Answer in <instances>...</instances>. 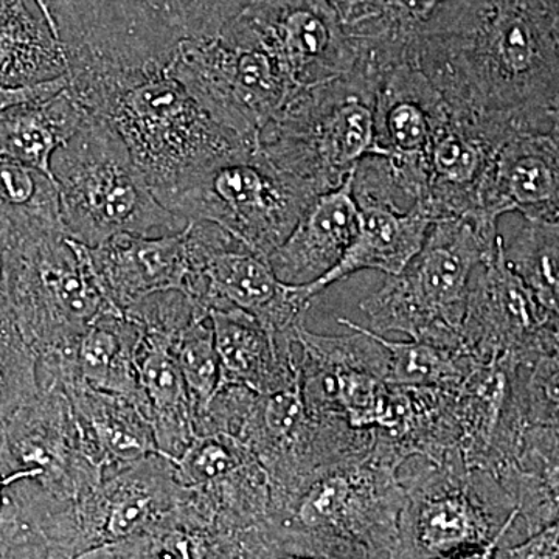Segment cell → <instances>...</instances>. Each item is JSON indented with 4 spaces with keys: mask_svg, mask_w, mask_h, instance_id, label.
Masks as SVG:
<instances>
[{
    "mask_svg": "<svg viewBox=\"0 0 559 559\" xmlns=\"http://www.w3.org/2000/svg\"><path fill=\"white\" fill-rule=\"evenodd\" d=\"M511 134L491 130L447 103L428 154V193L421 205L433 221H480V197L500 143Z\"/></svg>",
    "mask_w": 559,
    "mask_h": 559,
    "instance_id": "obj_19",
    "label": "cell"
},
{
    "mask_svg": "<svg viewBox=\"0 0 559 559\" xmlns=\"http://www.w3.org/2000/svg\"><path fill=\"white\" fill-rule=\"evenodd\" d=\"M240 547L241 559H371L341 540L274 522L242 532Z\"/></svg>",
    "mask_w": 559,
    "mask_h": 559,
    "instance_id": "obj_36",
    "label": "cell"
},
{
    "mask_svg": "<svg viewBox=\"0 0 559 559\" xmlns=\"http://www.w3.org/2000/svg\"><path fill=\"white\" fill-rule=\"evenodd\" d=\"M356 66L384 73L415 61L417 44L443 0H330Z\"/></svg>",
    "mask_w": 559,
    "mask_h": 559,
    "instance_id": "obj_25",
    "label": "cell"
},
{
    "mask_svg": "<svg viewBox=\"0 0 559 559\" xmlns=\"http://www.w3.org/2000/svg\"><path fill=\"white\" fill-rule=\"evenodd\" d=\"M558 426H525L513 454L491 473L513 502L527 536L558 522Z\"/></svg>",
    "mask_w": 559,
    "mask_h": 559,
    "instance_id": "obj_28",
    "label": "cell"
},
{
    "mask_svg": "<svg viewBox=\"0 0 559 559\" xmlns=\"http://www.w3.org/2000/svg\"><path fill=\"white\" fill-rule=\"evenodd\" d=\"M175 342L145 334L139 347V377L146 415L159 454L179 459L197 437L194 404L173 353Z\"/></svg>",
    "mask_w": 559,
    "mask_h": 559,
    "instance_id": "obj_29",
    "label": "cell"
},
{
    "mask_svg": "<svg viewBox=\"0 0 559 559\" xmlns=\"http://www.w3.org/2000/svg\"><path fill=\"white\" fill-rule=\"evenodd\" d=\"M373 334L389 355L385 381L399 388H452L477 364L463 349L418 340L390 341Z\"/></svg>",
    "mask_w": 559,
    "mask_h": 559,
    "instance_id": "obj_35",
    "label": "cell"
},
{
    "mask_svg": "<svg viewBox=\"0 0 559 559\" xmlns=\"http://www.w3.org/2000/svg\"><path fill=\"white\" fill-rule=\"evenodd\" d=\"M173 466L187 498L221 527L241 535L267 521L270 479L240 440L224 433L197 436Z\"/></svg>",
    "mask_w": 559,
    "mask_h": 559,
    "instance_id": "obj_18",
    "label": "cell"
},
{
    "mask_svg": "<svg viewBox=\"0 0 559 559\" xmlns=\"http://www.w3.org/2000/svg\"><path fill=\"white\" fill-rule=\"evenodd\" d=\"M86 117L68 86L51 97L10 106L0 112V153L53 179L51 157Z\"/></svg>",
    "mask_w": 559,
    "mask_h": 559,
    "instance_id": "obj_31",
    "label": "cell"
},
{
    "mask_svg": "<svg viewBox=\"0 0 559 559\" xmlns=\"http://www.w3.org/2000/svg\"><path fill=\"white\" fill-rule=\"evenodd\" d=\"M382 73L355 68L299 90L257 134V150L316 194L337 189L373 151Z\"/></svg>",
    "mask_w": 559,
    "mask_h": 559,
    "instance_id": "obj_4",
    "label": "cell"
},
{
    "mask_svg": "<svg viewBox=\"0 0 559 559\" xmlns=\"http://www.w3.org/2000/svg\"><path fill=\"white\" fill-rule=\"evenodd\" d=\"M66 86H68V75L47 81V83L35 84V86L20 87V90L0 87V112L10 106L20 105V103L51 97L64 90Z\"/></svg>",
    "mask_w": 559,
    "mask_h": 559,
    "instance_id": "obj_42",
    "label": "cell"
},
{
    "mask_svg": "<svg viewBox=\"0 0 559 559\" xmlns=\"http://www.w3.org/2000/svg\"><path fill=\"white\" fill-rule=\"evenodd\" d=\"M182 496L173 460L162 454L103 476L47 522L40 536L46 559H73L97 547L146 536Z\"/></svg>",
    "mask_w": 559,
    "mask_h": 559,
    "instance_id": "obj_13",
    "label": "cell"
},
{
    "mask_svg": "<svg viewBox=\"0 0 559 559\" xmlns=\"http://www.w3.org/2000/svg\"><path fill=\"white\" fill-rule=\"evenodd\" d=\"M415 62L491 130H559V0H443Z\"/></svg>",
    "mask_w": 559,
    "mask_h": 559,
    "instance_id": "obj_1",
    "label": "cell"
},
{
    "mask_svg": "<svg viewBox=\"0 0 559 559\" xmlns=\"http://www.w3.org/2000/svg\"><path fill=\"white\" fill-rule=\"evenodd\" d=\"M145 538L154 559H241L240 535L202 513L186 491Z\"/></svg>",
    "mask_w": 559,
    "mask_h": 559,
    "instance_id": "obj_33",
    "label": "cell"
},
{
    "mask_svg": "<svg viewBox=\"0 0 559 559\" xmlns=\"http://www.w3.org/2000/svg\"><path fill=\"white\" fill-rule=\"evenodd\" d=\"M3 235L11 311L22 337L36 359L72 358L87 326L116 310L103 296L90 249L66 234Z\"/></svg>",
    "mask_w": 559,
    "mask_h": 559,
    "instance_id": "obj_7",
    "label": "cell"
},
{
    "mask_svg": "<svg viewBox=\"0 0 559 559\" xmlns=\"http://www.w3.org/2000/svg\"><path fill=\"white\" fill-rule=\"evenodd\" d=\"M503 259L540 307L559 318L558 219H524L514 241L503 245Z\"/></svg>",
    "mask_w": 559,
    "mask_h": 559,
    "instance_id": "obj_34",
    "label": "cell"
},
{
    "mask_svg": "<svg viewBox=\"0 0 559 559\" xmlns=\"http://www.w3.org/2000/svg\"><path fill=\"white\" fill-rule=\"evenodd\" d=\"M13 316L9 293V264H7L5 235L0 229V319Z\"/></svg>",
    "mask_w": 559,
    "mask_h": 559,
    "instance_id": "obj_44",
    "label": "cell"
},
{
    "mask_svg": "<svg viewBox=\"0 0 559 559\" xmlns=\"http://www.w3.org/2000/svg\"><path fill=\"white\" fill-rule=\"evenodd\" d=\"M252 2H253V0H252Z\"/></svg>",
    "mask_w": 559,
    "mask_h": 559,
    "instance_id": "obj_46",
    "label": "cell"
},
{
    "mask_svg": "<svg viewBox=\"0 0 559 559\" xmlns=\"http://www.w3.org/2000/svg\"><path fill=\"white\" fill-rule=\"evenodd\" d=\"M396 469L371 451L331 466L270 522L341 540L371 559H392L406 500Z\"/></svg>",
    "mask_w": 559,
    "mask_h": 559,
    "instance_id": "obj_12",
    "label": "cell"
},
{
    "mask_svg": "<svg viewBox=\"0 0 559 559\" xmlns=\"http://www.w3.org/2000/svg\"><path fill=\"white\" fill-rule=\"evenodd\" d=\"M61 385L72 406L81 448L103 476L159 454L150 419L131 401L79 382Z\"/></svg>",
    "mask_w": 559,
    "mask_h": 559,
    "instance_id": "obj_26",
    "label": "cell"
},
{
    "mask_svg": "<svg viewBox=\"0 0 559 559\" xmlns=\"http://www.w3.org/2000/svg\"><path fill=\"white\" fill-rule=\"evenodd\" d=\"M173 353L190 390L194 417L210 403L221 384V366L209 316L193 320L179 334Z\"/></svg>",
    "mask_w": 559,
    "mask_h": 559,
    "instance_id": "obj_39",
    "label": "cell"
},
{
    "mask_svg": "<svg viewBox=\"0 0 559 559\" xmlns=\"http://www.w3.org/2000/svg\"><path fill=\"white\" fill-rule=\"evenodd\" d=\"M0 229L10 234H64L57 183L0 153Z\"/></svg>",
    "mask_w": 559,
    "mask_h": 559,
    "instance_id": "obj_32",
    "label": "cell"
},
{
    "mask_svg": "<svg viewBox=\"0 0 559 559\" xmlns=\"http://www.w3.org/2000/svg\"><path fill=\"white\" fill-rule=\"evenodd\" d=\"M318 194L278 170L259 150L241 151L210 168L165 202L186 221H207L267 260Z\"/></svg>",
    "mask_w": 559,
    "mask_h": 559,
    "instance_id": "obj_10",
    "label": "cell"
},
{
    "mask_svg": "<svg viewBox=\"0 0 559 559\" xmlns=\"http://www.w3.org/2000/svg\"><path fill=\"white\" fill-rule=\"evenodd\" d=\"M66 75L64 47L35 0H0V87L20 90Z\"/></svg>",
    "mask_w": 559,
    "mask_h": 559,
    "instance_id": "obj_30",
    "label": "cell"
},
{
    "mask_svg": "<svg viewBox=\"0 0 559 559\" xmlns=\"http://www.w3.org/2000/svg\"><path fill=\"white\" fill-rule=\"evenodd\" d=\"M499 240L498 230L466 218L433 221L409 264L360 301L369 330L463 349L460 329L471 277L496 252Z\"/></svg>",
    "mask_w": 559,
    "mask_h": 559,
    "instance_id": "obj_6",
    "label": "cell"
},
{
    "mask_svg": "<svg viewBox=\"0 0 559 559\" xmlns=\"http://www.w3.org/2000/svg\"><path fill=\"white\" fill-rule=\"evenodd\" d=\"M234 439L255 455L267 474L270 522L278 520L320 473L369 454L377 437L370 430L349 428L344 419L312 415L297 382L270 395L255 393Z\"/></svg>",
    "mask_w": 559,
    "mask_h": 559,
    "instance_id": "obj_9",
    "label": "cell"
},
{
    "mask_svg": "<svg viewBox=\"0 0 559 559\" xmlns=\"http://www.w3.org/2000/svg\"><path fill=\"white\" fill-rule=\"evenodd\" d=\"M66 237L95 248L121 234H179L189 221L157 201L108 123L87 114L51 157Z\"/></svg>",
    "mask_w": 559,
    "mask_h": 559,
    "instance_id": "obj_5",
    "label": "cell"
},
{
    "mask_svg": "<svg viewBox=\"0 0 559 559\" xmlns=\"http://www.w3.org/2000/svg\"><path fill=\"white\" fill-rule=\"evenodd\" d=\"M396 476L406 500L392 559H437L485 546L520 521L513 502L487 471L433 465L414 455L401 463Z\"/></svg>",
    "mask_w": 559,
    "mask_h": 559,
    "instance_id": "obj_8",
    "label": "cell"
},
{
    "mask_svg": "<svg viewBox=\"0 0 559 559\" xmlns=\"http://www.w3.org/2000/svg\"><path fill=\"white\" fill-rule=\"evenodd\" d=\"M140 341L142 330L134 320L117 310L103 312L76 341L70 382L121 396L146 415L139 377Z\"/></svg>",
    "mask_w": 559,
    "mask_h": 559,
    "instance_id": "obj_27",
    "label": "cell"
},
{
    "mask_svg": "<svg viewBox=\"0 0 559 559\" xmlns=\"http://www.w3.org/2000/svg\"><path fill=\"white\" fill-rule=\"evenodd\" d=\"M447 109L417 62L403 61L380 76L374 98V143L390 182L411 205L428 193V154L433 132Z\"/></svg>",
    "mask_w": 559,
    "mask_h": 559,
    "instance_id": "obj_16",
    "label": "cell"
},
{
    "mask_svg": "<svg viewBox=\"0 0 559 559\" xmlns=\"http://www.w3.org/2000/svg\"><path fill=\"white\" fill-rule=\"evenodd\" d=\"M509 359L511 396L522 425L559 428V352Z\"/></svg>",
    "mask_w": 559,
    "mask_h": 559,
    "instance_id": "obj_37",
    "label": "cell"
},
{
    "mask_svg": "<svg viewBox=\"0 0 559 559\" xmlns=\"http://www.w3.org/2000/svg\"><path fill=\"white\" fill-rule=\"evenodd\" d=\"M191 264L190 297L205 311L248 312L274 334L293 333L305 322L311 301L307 286L280 282L266 260L207 221L186 229Z\"/></svg>",
    "mask_w": 559,
    "mask_h": 559,
    "instance_id": "obj_14",
    "label": "cell"
},
{
    "mask_svg": "<svg viewBox=\"0 0 559 559\" xmlns=\"http://www.w3.org/2000/svg\"><path fill=\"white\" fill-rule=\"evenodd\" d=\"M209 319L219 358V385H241L270 395L299 382L294 331L274 334L235 308L209 311Z\"/></svg>",
    "mask_w": 559,
    "mask_h": 559,
    "instance_id": "obj_23",
    "label": "cell"
},
{
    "mask_svg": "<svg viewBox=\"0 0 559 559\" xmlns=\"http://www.w3.org/2000/svg\"><path fill=\"white\" fill-rule=\"evenodd\" d=\"M558 219L559 130L513 132L496 151L480 197V221L498 226L500 216Z\"/></svg>",
    "mask_w": 559,
    "mask_h": 559,
    "instance_id": "obj_20",
    "label": "cell"
},
{
    "mask_svg": "<svg viewBox=\"0 0 559 559\" xmlns=\"http://www.w3.org/2000/svg\"><path fill=\"white\" fill-rule=\"evenodd\" d=\"M73 559H154L151 555L148 540L145 536L140 538L120 540L84 551Z\"/></svg>",
    "mask_w": 559,
    "mask_h": 559,
    "instance_id": "obj_41",
    "label": "cell"
},
{
    "mask_svg": "<svg viewBox=\"0 0 559 559\" xmlns=\"http://www.w3.org/2000/svg\"><path fill=\"white\" fill-rule=\"evenodd\" d=\"M356 226L358 204L349 176L341 187L318 194L307 205L286 240L267 257V264L286 285H312L340 263Z\"/></svg>",
    "mask_w": 559,
    "mask_h": 559,
    "instance_id": "obj_22",
    "label": "cell"
},
{
    "mask_svg": "<svg viewBox=\"0 0 559 559\" xmlns=\"http://www.w3.org/2000/svg\"><path fill=\"white\" fill-rule=\"evenodd\" d=\"M38 359L13 316L0 319V429L38 393Z\"/></svg>",
    "mask_w": 559,
    "mask_h": 559,
    "instance_id": "obj_38",
    "label": "cell"
},
{
    "mask_svg": "<svg viewBox=\"0 0 559 559\" xmlns=\"http://www.w3.org/2000/svg\"><path fill=\"white\" fill-rule=\"evenodd\" d=\"M68 90L119 135L162 205L219 162L257 146L213 119L165 68L69 69Z\"/></svg>",
    "mask_w": 559,
    "mask_h": 559,
    "instance_id": "obj_2",
    "label": "cell"
},
{
    "mask_svg": "<svg viewBox=\"0 0 559 559\" xmlns=\"http://www.w3.org/2000/svg\"><path fill=\"white\" fill-rule=\"evenodd\" d=\"M0 559H46V550L33 544L0 543Z\"/></svg>",
    "mask_w": 559,
    "mask_h": 559,
    "instance_id": "obj_45",
    "label": "cell"
},
{
    "mask_svg": "<svg viewBox=\"0 0 559 559\" xmlns=\"http://www.w3.org/2000/svg\"><path fill=\"white\" fill-rule=\"evenodd\" d=\"M559 527H549L533 533L516 544H500L496 559H559Z\"/></svg>",
    "mask_w": 559,
    "mask_h": 559,
    "instance_id": "obj_40",
    "label": "cell"
},
{
    "mask_svg": "<svg viewBox=\"0 0 559 559\" xmlns=\"http://www.w3.org/2000/svg\"><path fill=\"white\" fill-rule=\"evenodd\" d=\"M358 226L340 263L308 285L311 297L359 271L399 275L417 255L433 219L419 204L403 209L395 202L360 201Z\"/></svg>",
    "mask_w": 559,
    "mask_h": 559,
    "instance_id": "obj_24",
    "label": "cell"
},
{
    "mask_svg": "<svg viewBox=\"0 0 559 559\" xmlns=\"http://www.w3.org/2000/svg\"><path fill=\"white\" fill-rule=\"evenodd\" d=\"M165 69L219 124L255 143L297 92L237 16L218 35L183 40Z\"/></svg>",
    "mask_w": 559,
    "mask_h": 559,
    "instance_id": "obj_11",
    "label": "cell"
},
{
    "mask_svg": "<svg viewBox=\"0 0 559 559\" xmlns=\"http://www.w3.org/2000/svg\"><path fill=\"white\" fill-rule=\"evenodd\" d=\"M237 17L297 91L356 68L330 0H253Z\"/></svg>",
    "mask_w": 559,
    "mask_h": 559,
    "instance_id": "obj_17",
    "label": "cell"
},
{
    "mask_svg": "<svg viewBox=\"0 0 559 559\" xmlns=\"http://www.w3.org/2000/svg\"><path fill=\"white\" fill-rule=\"evenodd\" d=\"M186 229L159 237L121 234L87 248L92 270L110 307L123 312L162 290L176 289L187 296L191 264Z\"/></svg>",
    "mask_w": 559,
    "mask_h": 559,
    "instance_id": "obj_21",
    "label": "cell"
},
{
    "mask_svg": "<svg viewBox=\"0 0 559 559\" xmlns=\"http://www.w3.org/2000/svg\"><path fill=\"white\" fill-rule=\"evenodd\" d=\"M68 68H165L183 40L218 35L252 0H35Z\"/></svg>",
    "mask_w": 559,
    "mask_h": 559,
    "instance_id": "obj_3",
    "label": "cell"
},
{
    "mask_svg": "<svg viewBox=\"0 0 559 559\" xmlns=\"http://www.w3.org/2000/svg\"><path fill=\"white\" fill-rule=\"evenodd\" d=\"M503 238L474 271L463 316V349L477 362L559 352V318L540 307L503 259Z\"/></svg>",
    "mask_w": 559,
    "mask_h": 559,
    "instance_id": "obj_15",
    "label": "cell"
},
{
    "mask_svg": "<svg viewBox=\"0 0 559 559\" xmlns=\"http://www.w3.org/2000/svg\"><path fill=\"white\" fill-rule=\"evenodd\" d=\"M507 535H510V532L503 533V535L492 539L491 543L485 544V546L466 547V549L451 551V554L437 559H496V551H498Z\"/></svg>",
    "mask_w": 559,
    "mask_h": 559,
    "instance_id": "obj_43",
    "label": "cell"
}]
</instances>
